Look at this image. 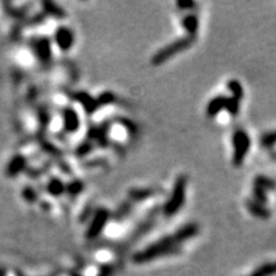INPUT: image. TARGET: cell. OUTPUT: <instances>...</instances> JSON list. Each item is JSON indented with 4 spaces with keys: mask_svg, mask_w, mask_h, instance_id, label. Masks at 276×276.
Returning <instances> with one entry per match:
<instances>
[{
    "mask_svg": "<svg viewBox=\"0 0 276 276\" xmlns=\"http://www.w3.org/2000/svg\"><path fill=\"white\" fill-rule=\"evenodd\" d=\"M178 252L177 243L175 242L174 237L169 236L166 238H162L159 242H157L149 248L144 250V251L138 252L137 255L134 256V261L138 262V264H143V262L151 261V260L157 259L158 256H167V255H174V253Z\"/></svg>",
    "mask_w": 276,
    "mask_h": 276,
    "instance_id": "cell-1",
    "label": "cell"
},
{
    "mask_svg": "<svg viewBox=\"0 0 276 276\" xmlns=\"http://www.w3.org/2000/svg\"><path fill=\"white\" fill-rule=\"evenodd\" d=\"M276 142V133H272V134H268L264 136L262 138V144L264 145H273Z\"/></svg>",
    "mask_w": 276,
    "mask_h": 276,
    "instance_id": "cell-25",
    "label": "cell"
},
{
    "mask_svg": "<svg viewBox=\"0 0 276 276\" xmlns=\"http://www.w3.org/2000/svg\"><path fill=\"white\" fill-rule=\"evenodd\" d=\"M97 101H98L99 107H100V106L112 104V102L114 101V96L112 95L111 92H104V94H102L100 97L97 99Z\"/></svg>",
    "mask_w": 276,
    "mask_h": 276,
    "instance_id": "cell-22",
    "label": "cell"
},
{
    "mask_svg": "<svg viewBox=\"0 0 276 276\" xmlns=\"http://www.w3.org/2000/svg\"><path fill=\"white\" fill-rule=\"evenodd\" d=\"M34 51L36 57L41 62H49L52 57V46L51 40L46 37H40L34 41Z\"/></svg>",
    "mask_w": 276,
    "mask_h": 276,
    "instance_id": "cell-7",
    "label": "cell"
},
{
    "mask_svg": "<svg viewBox=\"0 0 276 276\" xmlns=\"http://www.w3.org/2000/svg\"><path fill=\"white\" fill-rule=\"evenodd\" d=\"M177 6L181 9H188L189 7H190V8L195 7L196 4L192 1H179V2H177Z\"/></svg>",
    "mask_w": 276,
    "mask_h": 276,
    "instance_id": "cell-27",
    "label": "cell"
},
{
    "mask_svg": "<svg viewBox=\"0 0 276 276\" xmlns=\"http://www.w3.org/2000/svg\"><path fill=\"white\" fill-rule=\"evenodd\" d=\"M111 217L110 211L106 210V208H99V210L96 212L94 217H92L91 223H90L88 233H86V237L90 239L95 238L97 237L99 234L102 232V229L106 227L108 220Z\"/></svg>",
    "mask_w": 276,
    "mask_h": 276,
    "instance_id": "cell-5",
    "label": "cell"
},
{
    "mask_svg": "<svg viewBox=\"0 0 276 276\" xmlns=\"http://www.w3.org/2000/svg\"><path fill=\"white\" fill-rule=\"evenodd\" d=\"M155 195H156V190L147 188L133 189V190L129 191V197L133 199V200H144V199L152 197V196Z\"/></svg>",
    "mask_w": 276,
    "mask_h": 276,
    "instance_id": "cell-16",
    "label": "cell"
},
{
    "mask_svg": "<svg viewBox=\"0 0 276 276\" xmlns=\"http://www.w3.org/2000/svg\"><path fill=\"white\" fill-rule=\"evenodd\" d=\"M276 274V262L273 264H265L261 267L256 269L250 276H272Z\"/></svg>",
    "mask_w": 276,
    "mask_h": 276,
    "instance_id": "cell-17",
    "label": "cell"
},
{
    "mask_svg": "<svg viewBox=\"0 0 276 276\" xmlns=\"http://www.w3.org/2000/svg\"><path fill=\"white\" fill-rule=\"evenodd\" d=\"M92 149H94V147H92L91 143L84 142L78 147V151H76V153H78V156H79V157H84L86 155H89V153L92 151Z\"/></svg>",
    "mask_w": 276,
    "mask_h": 276,
    "instance_id": "cell-24",
    "label": "cell"
},
{
    "mask_svg": "<svg viewBox=\"0 0 276 276\" xmlns=\"http://www.w3.org/2000/svg\"><path fill=\"white\" fill-rule=\"evenodd\" d=\"M248 207H250V210L252 211L251 213H253V214H255V216L259 217H267L269 216L268 211H266L265 208H262L258 204L250 203V204H248Z\"/></svg>",
    "mask_w": 276,
    "mask_h": 276,
    "instance_id": "cell-20",
    "label": "cell"
},
{
    "mask_svg": "<svg viewBox=\"0 0 276 276\" xmlns=\"http://www.w3.org/2000/svg\"><path fill=\"white\" fill-rule=\"evenodd\" d=\"M0 276H4V271L2 269H0Z\"/></svg>",
    "mask_w": 276,
    "mask_h": 276,
    "instance_id": "cell-28",
    "label": "cell"
},
{
    "mask_svg": "<svg viewBox=\"0 0 276 276\" xmlns=\"http://www.w3.org/2000/svg\"><path fill=\"white\" fill-rule=\"evenodd\" d=\"M228 112H229L230 114L235 115L237 114V112H238V108H239V102L237 99L235 98H227V102H226V107Z\"/></svg>",
    "mask_w": 276,
    "mask_h": 276,
    "instance_id": "cell-21",
    "label": "cell"
},
{
    "mask_svg": "<svg viewBox=\"0 0 276 276\" xmlns=\"http://www.w3.org/2000/svg\"><path fill=\"white\" fill-rule=\"evenodd\" d=\"M62 118H63V128L67 133L74 134L79 129V117L78 112L74 110L73 107H66L62 111Z\"/></svg>",
    "mask_w": 276,
    "mask_h": 276,
    "instance_id": "cell-8",
    "label": "cell"
},
{
    "mask_svg": "<svg viewBox=\"0 0 276 276\" xmlns=\"http://www.w3.org/2000/svg\"><path fill=\"white\" fill-rule=\"evenodd\" d=\"M43 7H44V11L46 12L49 15H51V17H56L58 19L66 17V12L63 11V9L61 8L59 5H57L56 2L44 1Z\"/></svg>",
    "mask_w": 276,
    "mask_h": 276,
    "instance_id": "cell-15",
    "label": "cell"
},
{
    "mask_svg": "<svg viewBox=\"0 0 276 276\" xmlns=\"http://www.w3.org/2000/svg\"><path fill=\"white\" fill-rule=\"evenodd\" d=\"M226 102H227V97H224V96H217V97L212 99L207 105L208 117H214V115L219 113L221 108L226 107Z\"/></svg>",
    "mask_w": 276,
    "mask_h": 276,
    "instance_id": "cell-12",
    "label": "cell"
},
{
    "mask_svg": "<svg viewBox=\"0 0 276 276\" xmlns=\"http://www.w3.org/2000/svg\"><path fill=\"white\" fill-rule=\"evenodd\" d=\"M84 189V185L81 181H73L69 184L66 185V192H68L70 196H78Z\"/></svg>",
    "mask_w": 276,
    "mask_h": 276,
    "instance_id": "cell-18",
    "label": "cell"
},
{
    "mask_svg": "<svg viewBox=\"0 0 276 276\" xmlns=\"http://www.w3.org/2000/svg\"><path fill=\"white\" fill-rule=\"evenodd\" d=\"M46 189L50 195L54 196V197H59V196L66 192V184L60 178L54 177L50 179L49 183H47Z\"/></svg>",
    "mask_w": 276,
    "mask_h": 276,
    "instance_id": "cell-13",
    "label": "cell"
},
{
    "mask_svg": "<svg viewBox=\"0 0 276 276\" xmlns=\"http://www.w3.org/2000/svg\"><path fill=\"white\" fill-rule=\"evenodd\" d=\"M73 98L75 99V100H78L79 104L82 105V107L84 108V111L88 114L95 113V112L99 108L97 99L92 98L91 96H90L89 94H86V92H83V91L76 92V94L73 95Z\"/></svg>",
    "mask_w": 276,
    "mask_h": 276,
    "instance_id": "cell-9",
    "label": "cell"
},
{
    "mask_svg": "<svg viewBox=\"0 0 276 276\" xmlns=\"http://www.w3.org/2000/svg\"><path fill=\"white\" fill-rule=\"evenodd\" d=\"M188 178L185 175H181L176 178L173 188L172 195L168 201L163 207V214L166 217H172L178 212L179 208L183 206L185 200V190H187Z\"/></svg>",
    "mask_w": 276,
    "mask_h": 276,
    "instance_id": "cell-2",
    "label": "cell"
},
{
    "mask_svg": "<svg viewBox=\"0 0 276 276\" xmlns=\"http://www.w3.org/2000/svg\"><path fill=\"white\" fill-rule=\"evenodd\" d=\"M25 167H27V159L21 155L14 156L6 167V175L8 177H15L18 174L24 171Z\"/></svg>",
    "mask_w": 276,
    "mask_h": 276,
    "instance_id": "cell-10",
    "label": "cell"
},
{
    "mask_svg": "<svg viewBox=\"0 0 276 276\" xmlns=\"http://www.w3.org/2000/svg\"><path fill=\"white\" fill-rule=\"evenodd\" d=\"M199 232V228L196 223H190V224H187V226L182 227L181 229L177 230L173 237H174L175 242L176 243H181V242H184V240H188L189 238H191V237L196 236Z\"/></svg>",
    "mask_w": 276,
    "mask_h": 276,
    "instance_id": "cell-11",
    "label": "cell"
},
{
    "mask_svg": "<svg viewBox=\"0 0 276 276\" xmlns=\"http://www.w3.org/2000/svg\"><path fill=\"white\" fill-rule=\"evenodd\" d=\"M183 28L187 30V33L190 35V37L195 36L198 30V18L196 14H189L183 18L182 20Z\"/></svg>",
    "mask_w": 276,
    "mask_h": 276,
    "instance_id": "cell-14",
    "label": "cell"
},
{
    "mask_svg": "<svg viewBox=\"0 0 276 276\" xmlns=\"http://www.w3.org/2000/svg\"><path fill=\"white\" fill-rule=\"evenodd\" d=\"M192 44V38L190 37H185L181 38V39H177L173 43L168 44L167 46L162 47L161 50H159L155 56L152 58V65L153 66H160L162 65L163 62L168 61L171 58H173L175 54H177L182 51L187 50L188 47H190Z\"/></svg>",
    "mask_w": 276,
    "mask_h": 276,
    "instance_id": "cell-3",
    "label": "cell"
},
{
    "mask_svg": "<svg viewBox=\"0 0 276 276\" xmlns=\"http://www.w3.org/2000/svg\"><path fill=\"white\" fill-rule=\"evenodd\" d=\"M20 276H21V275H20Z\"/></svg>",
    "mask_w": 276,
    "mask_h": 276,
    "instance_id": "cell-30",
    "label": "cell"
},
{
    "mask_svg": "<svg viewBox=\"0 0 276 276\" xmlns=\"http://www.w3.org/2000/svg\"><path fill=\"white\" fill-rule=\"evenodd\" d=\"M112 272H113V267L110 265H106L101 268V271L99 273L98 276H110L112 274Z\"/></svg>",
    "mask_w": 276,
    "mask_h": 276,
    "instance_id": "cell-26",
    "label": "cell"
},
{
    "mask_svg": "<svg viewBox=\"0 0 276 276\" xmlns=\"http://www.w3.org/2000/svg\"><path fill=\"white\" fill-rule=\"evenodd\" d=\"M228 89L232 90L234 98L237 99V100H239V99L243 97L242 85H240L237 81H234V79H233V81L228 82Z\"/></svg>",
    "mask_w": 276,
    "mask_h": 276,
    "instance_id": "cell-19",
    "label": "cell"
},
{
    "mask_svg": "<svg viewBox=\"0 0 276 276\" xmlns=\"http://www.w3.org/2000/svg\"><path fill=\"white\" fill-rule=\"evenodd\" d=\"M22 196H23V198L27 201H29V203H34V201L37 199L36 191H35L34 189L30 188V187L24 189L23 192H22Z\"/></svg>",
    "mask_w": 276,
    "mask_h": 276,
    "instance_id": "cell-23",
    "label": "cell"
},
{
    "mask_svg": "<svg viewBox=\"0 0 276 276\" xmlns=\"http://www.w3.org/2000/svg\"><path fill=\"white\" fill-rule=\"evenodd\" d=\"M54 40L61 51H69L75 43V36L68 27H59L54 34Z\"/></svg>",
    "mask_w": 276,
    "mask_h": 276,
    "instance_id": "cell-6",
    "label": "cell"
},
{
    "mask_svg": "<svg viewBox=\"0 0 276 276\" xmlns=\"http://www.w3.org/2000/svg\"><path fill=\"white\" fill-rule=\"evenodd\" d=\"M73 276H79V275H76V274H75V275H73Z\"/></svg>",
    "mask_w": 276,
    "mask_h": 276,
    "instance_id": "cell-29",
    "label": "cell"
},
{
    "mask_svg": "<svg viewBox=\"0 0 276 276\" xmlns=\"http://www.w3.org/2000/svg\"><path fill=\"white\" fill-rule=\"evenodd\" d=\"M234 163L235 165H240L245 158L246 153H248L250 147V138L248 134L242 129H238L234 134Z\"/></svg>",
    "mask_w": 276,
    "mask_h": 276,
    "instance_id": "cell-4",
    "label": "cell"
}]
</instances>
